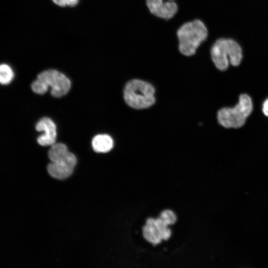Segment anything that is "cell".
Returning a JSON list of instances; mask_svg holds the SVG:
<instances>
[{"instance_id":"3957f363","label":"cell","mask_w":268,"mask_h":268,"mask_svg":"<svg viewBox=\"0 0 268 268\" xmlns=\"http://www.w3.org/2000/svg\"><path fill=\"white\" fill-rule=\"evenodd\" d=\"M70 86V80L64 74L55 69H48L38 75L31 84V89L36 93L43 94L50 87L51 94L60 97L68 92Z\"/></svg>"},{"instance_id":"8992f818","label":"cell","mask_w":268,"mask_h":268,"mask_svg":"<svg viewBox=\"0 0 268 268\" xmlns=\"http://www.w3.org/2000/svg\"><path fill=\"white\" fill-rule=\"evenodd\" d=\"M210 55L215 67L220 70H226L230 64L227 39L217 40L211 48Z\"/></svg>"},{"instance_id":"e0dca14e","label":"cell","mask_w":268,"mask_h":268,"mask_svg":"<svg viewBox=\"0 0 268 268\" xmlns=\"http://www.w3.org/2000/svg\"><path fill=\"white\" fill-rule=\"evenodd\" d=\"M262 110L263 113L268 117V98L264 102Z\"/></svg>"},{"instance_id":"9c48e42d","label":"cell","mask_w":268,"mask_h":268,"mask_svg":"<svg viewBox=\"0 0 268 268\" xmlns=\"http://www.w3.org/2000/svg\"><path fill=\"white\" fill-rule=\"evenodd\" d=\"M113 144L112 137L106 134H98L92 140L93 149L96 152H108L112 149Z\"/></svg>"},{"instance_id":"30bf717a","label":"cell","mask_w":268,"mask_h":268,"mask_svg":"<svg viewBox=\"0 0 268 268\" xmlns=\"http://www.w3.org/2000/svg\"><path fill=\"white\" fill-rule=\"evenodd\" d=\"M229 53V63L233 66H238L242 61V50L239 44L231 39H227Z\"/></svg>"},{"instance_id":"2e32d148","label":"cell","mask_w":268,"mask_h":268,"mask_svg":"<svg viewBox=\"0 0 268 268\" xmlns=\"http://www.w3.org/2000/svg\"><path fill=\"white\" fill-rule=\"evenodd\" d=\"M156 226L159 231L168 227V225L160 217L155 219Z\"/></svg>"},{"instance_id":"7c38bea8","label":"cell","mask_w":268,"mask_h":268,"mask_svg":"<svg viewBox=\"0 0 268 268\" xmlns=\"http://www.w3.org/2000/svg\"><path fill=\"white\" fill-rule=\"evenodd\" d=\"M14 73L8 65L0 64V84L6 85L10 83L14 79Z\"/></svg>"},{"instance_id":"5bb4252c","label":"cell","mask_w":268,"mask_h":268,"mask_svg":"<svg viewBox=\"0 0 268 268\" xmlns=\"http://www.w3.org/2000/svg\"><path fill=\"white\" fill-rule=\"evenodd\" d=\"M56 5L61 7L74 6L79 2V0H52Z\"/></svg>"},{"instance_id":"ba28073f","label":"cell","mask_w":268,"mask_h":268,"mask_svg":"<svg viewBox=\"0 0 268 268\" xmlns=\"http://www.w3.org/2000/svg\"><path fill=\"white\" fill-rule=\"evenodd\" d=\"M77 159H71L59 162H51L47 166L49 175L59 180L65 179L73 173L76 164Z\"/></svg>"},{"instance_id":"7a4b0ae2","label":"cell","mask_w":268,"mask_h":268,"mask_svg":"<svg viewBox=\"0 0 268 268\" xmlns=\"http://www.w3.org/2000/svg\"><path fill=\"white\" fill-rule=\"evenodd\" d=\"M155 88L150 83L138 79L129 81L124 91L126 103L133 108L143 109L155 102Z\"/></svg>"},{"instance_id":"277c9868","label":"cell","mask_w":268,"mask_h":268,"mask_svg":"<svg viewBox=\"0 0 268 268\" xmlns=\"http://www.w3.org/2000/svg\"><path fill=\"white\" fill-rule=\"evenodd\" d=\"M253 109L251 98L247 94L239 97L238 103L232 108H223L217 112L219 123L226 128H238L245 124Z\"/></svg>"},{"instance_id":"52a82bcc","label":"cell","mask_w":268,"mask_h":268,"mask_svg":"<svg viewBox=\"0 0 268 268\" xmlns=\"http://www.w3.org/2000/svg\"><path fill=\"white\" fill-rule=\"evenodd\" d=\"M36 130L38 132H44L37 138V142L40 145L51 146L55 143L57 137L56 126L51 119L47 117L41 119L36 125Z\"/></svg>"},{"instance_id":"9a60e30c","label":"cell","mask_w":268,"mask_h":268,"mask_svg":"<svg viewBox=\"0 0 268 268\" xmlns=\"http://www.w3.org/2000/svg\"><path fill=\"white\" fill-rule=\"evenodd\" d=\"M159 232L162 240H167L171 235V231L168 227L159 231Z\"/></svg>"},{"instance_id":"6da1fadb","label":"cell","mask_w":268,"mask_h":268,"mask_svg":"<svg viewBox=\"0 0 268 268\" xmlns=\"http://www.w3.org/2000/svg\"><path fill=\"white\" fill-rule=\"evenodd\" d=\"M207 35V29L201 20L195 19L185 23L177 32L180 52L186 56L193 55L206 40Z\"/></svg>"},{"instance_id":"5b68a950","label":"cell","mask_w":268,"mask_h":268,"mask_svg":"<svg viewBox=\"0 0 268 268\" xmlns=\"http://www.w3.org/2000/svg\"><path fill=\"white\" fill-rule=\"evenodd\" d=\"M146 3L152 14L164 19L172 18L178 10L175 0H146Z\"/></svg>"},{"instance_id":"8fae6325","label":"cell","mask_w":268,"mask_h":268,"mask_svg":"<svg viewBox=\"0 0 268 268\" xmlns=\"http://www.w3.org/2000/svg\"><path fill=\"white\" fill-rule=\"evenodd\" d=\"M142 231L144 238L150 243L157 244L161 241L162 239L156 225L149 226L145 224L143 227Z\"/></svg>"},{"instance_id":"4fadbf2b","label":"cell","mask_w":268,"mask_h":268,"mask_svg":"<svg viewBox=\"0 0 268 268\" xmlns=\"http://www.w3.org/2000/svg\"><path fill=\"white\" fill-rule=\"evenodd\" d=\"M160 217L168 225L174 224L177 220L176 214L172 210L170 209H166L162 211Z\"/></svg>"}]
</instances>
